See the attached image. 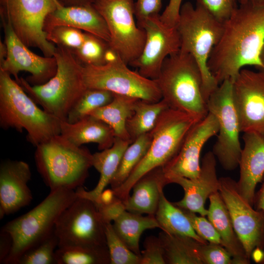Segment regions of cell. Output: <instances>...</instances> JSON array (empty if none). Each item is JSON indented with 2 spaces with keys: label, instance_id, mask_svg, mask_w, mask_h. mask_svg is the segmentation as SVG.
<instances>
[{
  "label": "cell",
  "instance_id": "obj_25",
  "mask_svg": "<svg viewBox=\"0 0 264 264\" xmlns=\"http://www.w3.org/2000/svg\"><path fill=\"white\" fill-rule=\"evenodd\" d=\"M210 204L207 216L220 236L222 245L233 257L234 264L250 263L238 237L228 209L219 191L209 197Z\"/></svg>",
  "mask_w": 264,
  "mask_h": 264
},
{
  "label": "cell",
  "instance_id": "obj_32",
  "mask_svg": "<svg viewBox=\"0 0 264 264\" xmlns=\"http://www.w3.org/2000/svg\"><path fill=\"white\" fill-rule=\"evenodd\" d=\"M151 132L145 133L133 141L125 151L119 167L110 185L112 189L121 186L147 153L151 143Z\"/></svg>",
  "mask_w": 264,
  "mask_h": 264
},
{
  "label": "cell",
  "instance_id": "obj_45",
  "mask_svg": "<svg viewBox=\"0 0 264 264\" xmlns=\"http://www.w3.org/2000/svg\"><path fill=\"white\" fill-rule=\"evenodd\" d=\"M13 239L11 235L1 229L0 233V263L4 264L12 250Z\"/></svg>",
  "mask_w": 264,
  "mask_h": 264
},
{
  "label": "cell",
  "instance_id": "obj_17",
  "mask_svg": "<svg viewBox=\"0 0 264 264\" xmlns=\"http://www.w3.org/2000/svg\"><path fill=\"white\" fill-rule=\"evenodd\" d=\"M233 96L241 132L264 135V71L242 68L233 81Z\"/></svg>",
  "mask_w": 264,
  "mask_h": 264
},
{
  "label": "cell",
  "instance_id": "obj_29",
  "mask_svg": "<svg viewBox=\"0 0 264 264\" xmlns=\"http://www.w3.org/2000/svg\"><path fill=\"white\" fill-rule=\"evenodd\" d=\"M136 98L115 94L108 105L91 111L88 115L97 117L108 124L116 137L130 141L126 129L128 119L133 113Z\"/></svg>",
  "mask_w": 264,
  "mask_h": 264
},
{
  "label": "cell",
  "instance_id": "obj_40",
  "mask_svg": "<svg viewBox=\"0 0 264 264\" xmlns=\"http://www.w3.org/2000/svg\"><path fill=\"white\" fill-rule=\"evenodd\" d=\"M181 209L188 218L194 230L199 237L207 242L222 245L220 235L208 220H206L203 216H197L195 213Z\"/></svg>",
  "mask_w": 264,
  "mask_h": 264
},
{
  "label": "cell",
  "instance_id": "obj_51",
  "mask_svg": "<svg viewBox=\"0 0 264 264\" xmlns=\"http://www.w3.org/2000/svg\"><path fill=\"white\" fill-rule=\"evenodd\" d=\"M260 59L264 66V41L260 53Z\"/></svg>",
  "mask_w": 264,
  "mask_h": 264
},
{
  "label": "cell",
  "instance_id": "obj_3",
  "mask_svg": "<svg viewBox=\"0 0 264 264\" xmlns=\"http://www.w3.org/2000/svg\"><path fill=\"white\" fill-rule=\"evenodd\" d=\"M37 104L9 74L0 69V125L26 130L27 139L35 147L60 134L61 122Z\"/></svg>",
  "mask_w": 264,
  "mask_h": 264
},
{
  "label": "cell",
  "instance_id": "obj_46",
  "mask_svg": "<svg viewBox=\"0 0 264 264\" xmlns=\"http://www.w3.org/2000/svg\"><path fill=\"white\" fill-rule=\"evenodd\" d=\"M116 197L112 189H105L101 193L94 203L97 207L106 206L112 203Z\"/></svg>",
  "mask_w": 264,
  "mask_h": 264
},
{
  "label": "cell",
  "instance_id": "obj_10",
  "mask_svg": "<svg viewBox=\"0 0 264 264\" xmlns=\"http://www.w3.org/2000/svg\"><path fill=\"white\" fill-rule=\"evenodd\" d=\"M82 70L87 88L105 89L149 102L162 99L155 80L131 70L119 57L103 65H83Z\"/></svg>",
  "mask_w": 264,
  "mask_h": 264
},
{
  "label": "cell",
  "instance_id": "obj_47",
  "mask_svg": "<svg viewBox=\"0 0 264 264\" xmlns=\"http://www.w3.org/2000/svg\"><path fill=\"white\" fill-rule=\"evenodd\" d=\"M254 204H255L256 210H261L264 212V177L260 189L255 195ZM262 263L264 264V256Z\"/></svg>",
  "mask_w": 264,
  "mask_h": 264
},
{
  "label": "cell",
  "instance_id": "obj_44",
  "mask_svg": "<svg viewBox=\"0 0 264 264\" xmlns=\"http://www.w3.org/2000/svg\"><path fill=\"white\" fill-rule=\"evenodd\" d=\"M97 208L105 223H111L126 210L123 201L117 197L110 204Z\"/></svg>",
  "mask_w": 264,
  "mask_h": 264
},
{
  "label": "cell",
  "instance_id": "obj_2",
  "mask_svg": "<svg viewBox=\"0 0 264 264\" xmlns=\"http://www.w3.org/2000/svg\"><path fill=\"white\" fill-rule=\"evenodd\" d=\"M155 80L169 108L185 112L197 121L208 114L201 72L190 54L179 51L169 56Z\"/></svg>",
  "mask_w": 264,
  "mask_h": 264
},
{
  "label": "cell",
  "instance_id": "obj_31",
  "mask_svg": "<svg viewBox=\"0 0 264 264\" xmlns=\"http://www.w3.org/2000/svg\"><path fill=\"white\" fill-rule=\"evenodd\" d=\"M169 108L162 99L156 102L137 99L132 116L128 119L126 129L132 143L140 136L151 132L161 114Z\"/></svg>",
  "mask_w": 264,
  "mask_h": 264
},
{
  "label": "cell",
  "instance_id": "obj_5",
  "mask_svg": "<svg viewBox=\"0 0 264 264\" xmlns=\"http://www.w3.org/2000/svg\"><path fill=\"white\" fill-rule=\"evenodd\" d=\"M35 160L37 170L50 190H75L82 186L92 167V154L61 134L37 146Z\"/></svg>",
  "mask_w": 264,
  "mask_h": 264
},
{
  "label": "cell",
  "instance_id": "obj_9",
  "mask_svg": "<svg viewBox=\"0 0 264 264\" xmlns=\"http://www.w3.org/2000/svg\"><path fill=\"white\" fill-rule=\"evenodd\" d=\"M58 247L107 246L105 223L91 200L77 198L62 212L54 229Z\"/></svg>",
  "mask_w": 264,
  "mask_h": 264
},
{
  "label": "cell",
  "instance_id": "obj_13",
  "mask_svg": "<svg viewBox=\"0 0 264 264\" xmlns=\"http://www.w3.org/2000/svg\"><path fill=\"white\" fill-rule=\"evenodd\" d=\"M1 19L8 22L27 47L39 48L44 56L53 57L56 49L46 38L44 24L56 8L55 0H0Z\"/></svg>",
  "mask_w": 264,
  "mask_h": 264
},
{
  "label": "cell",
  "instance_id": "obj_30",
  "mask_svg": "<svg viewBox=\"0 0 264 264\" xmlns=\"http://www.w3.org/2000/svg\"><path fill=\"white\" fill-rule=\"evenodd\" d=\"M154 216L162 231L170 234L189 236L202 243L207 242L196 233L182 210L166 198L163 191L160 194Z\"/></svg>",
  "mask_w": 264,
  "mask_h": 264
},
{
  "label": "cell",
  "instance_id": "obj_36",
  "mask_svg": "<svg viewBox=\"0 0 264 264\" xmlns=\"http://www.w3.org/2000/svg\"><path fill=\"white\" fill-rule=\"evenodd\" d=\"M105 235L110 264H139L140 257L119 237L111 223H105Z\"/></svg>",
  "mask_w": 264,
  "mask_h": 264
},
{
  "label": "cell",
  "instance_id": "obj_1",
  "mask_svg": "<svg viewBox=\"0 0 264 264\" xmlns=\"http://www.w3.org/2000/svg\"><path fill=\"white\" fill-rule=\"evenodd\" d=\"M264 41V7L240 4L224 23L223 31L208 61L210 72L220 85L233 81L246 66L264 71L260 53Z\"/></svg>",
  "mask_w": 264,
  "mask_h": 264
},
{
  "label": "cell",
  "instance_id": "obj_24",
  "mask_svg": "<svg viewBox=\"0 0 264 264\" xmlns=\"http://www.w3.org/2000/svg\"><path fill=\"white\" fill-rule=\"evenodd\" d=\"M60 134L77 146L89 143L97 144L101 151L111 147L116 138L108 124L90 115L74 123L61 120Z\"/></svg>",
  "mask_w": 264,
  "mask_h": 264
},
{
  "label": "cell",
  "instance_id": "obj_11",
  "mask_svg": "<svg viewBox=\"0 0 264 264\" xmlns=\"http://www.w3.org/2000/svg\"><path fill=\"white\" fill-rule=\"evenodd\" d=\"M232 80L220 83L210 95L208 112L214 114L219 124L218 135L212 152L222 168L235 169L239 164L242 148L239 136L241 132L233 96Z\"/></svg>",
  "mask_w": 264,
  "mask_h": 264
},
{
  "label": "cell",
  "instance_id": "obj_6",
  "mask_svg": "<svg viewBox=\"0 0 264 264\" xmlns=\"http://www.w3.org/2000/svg\"><path fill=\"white\" fill-rule=\"evenodd\" d=\"M77 198L74 190H50L33 209L6 223L1 230L11 235L13 245L4 264H17L24 253L52 234L61 214Z\"/></svg>",
  "mask_w": 264,
  "mask_h": 264
},
{
  "label": "cell",
  "instance_id": "obj_23",
  "mask_svg": "<svg viewBox=\"0 0 264 264\" xmlns=\"http://www.w3.org/2000/svg\"><path fill=\"white\" fill-rule=\"evenodd\" d=\"M168 184L162 167L148 172L133 186L132 195L124 202L126 210L135 214L154 216L160 194Z\"/></svg>",
  "mask_w": 264,
  "mask_h": 264
},
{
  "label": "cell",
  "instance_id": "obj_48",
  "mask_svg": "<svg viewBox=\"0 0 264 264\" xmlns=\"http://www.w3.org/2000/svg\"><path fill=\"white\" fill-rule=\"evenodd\" d=\"M64 6H74L93 4L94 0H57Z\"/></svg>",
  "mask_w": 264,
  "mask_h": 264
},
{
  "label": "cell",
  "instance_id": "obj_38",
  "mask_svg": "<svg viewBox=\"0 0 264 264\" xmlns=\"http://www.w3.org/2000/svg\"><path fill=\"white\" fill-rule=\"evenodd\" d=\"M85 32L67 26H56L46 33V38L57 46L74 50L83 44Z\"/></svg>",
  "mask_w": 264,
  "mask_h": 264
},
{
  "label": "cell",
  "instance_id": "obj_22",
  "mask_svg": "<svg viewBox=\"0 0 264 264\" xmlns=\"http://www.w3.org/2000/svg\"><path fill=\"white\" fill-rule=\"evenodd\" d=\"M244 146L239 166L240 178L237 182L242 196L252 206L258 183L264 177V135L255 132H244Z\"/></svg>",
  "mask_w": 264,
  "mask_h": 264
},
{
  "label": "cell",
  "instance_id": "obj_43",
  "mask_svg": "<svg viewBox=\"0 0 264 264\" xmlns=\"http://www.w3.org/2000/svg\"><path fill=\"white\" fill-rule=\"evenodd\" d=\"M162 0H136L134 15L137 24L149 17L160 15Z\"/></svg>",
  "mask_w": 264,
  "mask_h": 264
},
{
  "label": "cell",
  "instance_id": "obj_41",
  "mask_svg": "<svg viewBox=\"0 0 264 264\" xmlns=\"http://www.w3.org/2000/svg\"><path fill=\"white\" fill-rule=\"evenodd\" d=\"M200 255L203 264H234L231 255L221 244L202 243Z\"/></svg>",
  "mask_w": 264,
  "mask_h": 264
},
{
  "label": "cell",
  "instance_id": "obj_33",
  "mask_svg": "<svg viewBox=\"0 0 264 264\" xmlns=\"http://www.w3.org/2000/svg\"><path fill=\"white\" fill-rule=\"evenodd\" d=\"M57 264H109L107 246L58 247L55 251Z\"/></svg>",
  "mask_w": 264,
  "mask_h": 264
},
{
  "label": "cell",
  "instance_id": "obj_19",
  "mask_svg": "<svg viewBox=\"0 0 264 264\" xmlns=\"http://www.w3.org/2000/svg\"><path fill=\"white\" fill-rule=\"evenodd\" d=\"M176 183L183 188V198L174 204L180 209L200 216L207 215L206 200L214 193L219 191L220 181L216 172V157L212 152L207 153L202 160L200 172L196 179L176 176L168 179V183Z\"/></svg>",
  "mask_w": 264,
  "mask_h": 264
},
{
  "label": "cell",
  "instance_id": "obj_34",
  "mask_svg": "<svg viewBox=\"0 0 264 264\" xmlns=\"http://www.w3.org/2000/svg\"><path fill=\"white\" fill-rule=\"evenodd\" d=\"M114 95L105 89L87 88L71 108L66 121L69 123L78 121L93 110L109 104Z\"/></svg>",
  "mask_w": 264,
  "mask_h": 264
},
{
  "label": "cell",
  "instance_id": "obj_18",
  "mask_svg": "<svg viewBox=\"0 0 264 264\" xmlns=\"http://www.w3.org/2000/svg\"><path fill=\"white\" fill-rule=\"evenodd\" d=\"M219 124L216 116L209 112L189 130L176 156L162 167L168 179L176 176L196 179L201 169L200 153L205 144L217 134Z\"/></svg>",
  "mask_w": 264,
  "mask_h": 264
},
{
  "label": "cell",
  "instance_id": "obj_50",
  "mask_svg": "<svg viewBox=\"0 0 264 264\" xmlns=\"http://www.w3.org/2000/svg\"><path fill=\"white\" fill-rule=\"evenodd\" d=\"M7 55V48L4 43L0 42V64L2 63Z\"/></svg>",
  "mask_w": 264,
  "mask_h": 264
},
{
  "label": "cell",
  "instance_id": "obj_39",
  "mask_svg": "<svg viewBox=\"0 0 264 264\" xmlns=\"http://www.w3.org/2000/svg\"><path fill=\"white\" fill-rule=\"evenodd\" d=\"M197 5L219 22L224 23L238 8V0H196Z\"/></svg>",
  "mask_w": 264,
  "mask_h": 264
},
{
  "label": "cell",
  "instance_id": "obj_20",
  "mask_svg": "<svg viewBox=\"0 0 264 264\" xmlns=\"http://www.w3.org/2000/svg\"><path fill=\"white\" fill-rule=\"evenodd\" d=\"M29 165L22 160H8L0 167V219L17 212L32 199L27 184L31 179Z\"/></svg>",
  "mask_w": 264,
  "mask_h": 264
},
{
  "label": "cell",
  "instance_id": "obj_21",
  "mask_svg": "<svg viewBox=\"0 0 264 264\" xmlns=\"http://www.w3.org/2000/svg\"><path fill=\"white\" fill-rule=\"evenodd\" d=\"M55 0L56 8L45 20L46 33L56 26H67L92 34L109 44L110 35L107 24L93 4L64 6Z\"/></svg>",
  "mask_w": 264,
  "mask_h": 264
},
{
  "label": "cell",
  "instance_id": "obj_15",
  "mask_svg": "<svg viewBox=\"0 0 264 264\" xmlns=\"http://www.w3.org/2000/svg\"><path fill=\"white\" fill-rule=\"evenodd\" d=\"M160 15L149 17L138 23L146 35L139 57L130 65L144 77L155 80L165 59L179 51L180 41L176 27L162 22Z\"/></svg>",
  "mask_w": 264,
  "mask_h": 264
},
{
  "label": "cell",
  "instance_id": "obj_37",
  "mask_svg": "<svg viewBox=\"0 0 264 264\" xmlns=\"http://www.w3.org/2000/svg\"><path fill=\"white\" fill-rule=\"evenodd\" d=\"M58 241L54 232L20 258L17 264H57L55 251Z\"/></svg>",
  "mask_w": 264,
  "mask_h": 264
},
{
  "label": "cell",
  "instance_id": "obj_35",
  "mask_svg": "<svg viewBox=\"0 0 264 264\" xmlns=\"http://www.w3.org/2000/svg\"><path fill=\"white\" fill-rule=\"evenodd\" d=\"M109 47L102 39L85 32L82 44L71 51L83 65L101 66L106 64L105 55Z\"/></svg>",
  "mask_w": 264,
  "mask_h": 264
},
{
  "label": "cell",
  "instance_id": "obj_8",
  "mask_svg": "<svg viewBox=\"0 0 264 264\" xmlns=\"http://www.w3.org/2000/svg\"><path fill=\"white\" fill-rule=\"evenodd\" d=\"M176 27L180 41L179 51L192 55L200 67L203 93L208 101L219 85L209 71L208 61L213 48L221 38L224 24L202 7L197 5L194 7L188 1L181 6Z\"/></svg>",
  "mask_w": 264,
  "mask_h": 264
},
{
  "label": "cell",
  "instance_id": "obj_4",
  "mask_svg": "<svg viewBox=\"0 0 264 264\" xmlns=\"http://www.w3.org/2000/svg\"><path fill=\"white\" fill-rule=\"evenodd\" d=\"M53 56L57 62L54 75L46 83L31 85L20 78L19 84L28 95L47 112L66 121L71 108L87 89L83 65L71 50L56 46Z\"/></svg>",
  "mask_w": 264,
  "mask_h": 264
},
{
  "label": "cell",
  "instance_id": "obj_16",
  "mask_svg": "<svg viewBox=\"0 0 264 264\" xmlns=\"http://www.w3.org/2000/svg\"><path fill=\"white\" fill-rule=\"evenodd\" d=\"M1 21L7 55L0 64V69L14 76L19 84V73L21 71L31 74L25 80L31 85H42L47 82L57 70L55 58L42 57L32 52L18 38L10 23L3 19Z\"/></svg>",
  "mask_w": 264,
  "mask_h": 264
},
{
  "label": "cell",
  "instance_id": "obj_49",
  "mask_svg": "<svg viewBox=\"0 0 264 264\" xmlns=\"http://www.w3.org/2000/svg\"><path fill=\"white\" fill-rule=\"evenodd\" d=\"M240 4L250 3L253 5L264 7V0H238Z\"/></svg>",
  "mask_w": 264,
  "mask_h": 264
},
{
  "label": "cell",
  "instance_id": "obj_27",
  "mask_svg": "<svg viewBox=\"0 0 264 264\" xmlns=\"http://www.w3.org/2000/svg\"><path fill=\"white\" fill-rule=\"evenodd\" d=\"M114 230L128 247L140 258L139 241L147 229L160 227L154 215L135 214L125 210L113 221Z\"/></svg>",
  "mask_w": 264,
  "mask_h": 264
},
{
  "label": "cell",
  "instance_id": "obj_14",
  "mask_svg": "<svg viewBox=\"0 0 264 264\" xmlns=\"http://www.w3.org/2000/svg\"><path fill=\"white\" fill-rule=\"evenodd\" d=\"M219 192L228 209L235 231L250 260L253 250L264 248V212L254 210L242 196L236 181L219 178Z\"/></svg>",
  "mask_w": 264,
  "mask_h": 264
},
{
  "label": "cell",
  "instance_id": "obj_42",
  "mask_svg": "<svg viewBox=\"0 0 264 264\" xmlns=\"http://www.w3.org/2000/svg\"><path fill=\"white\" fill-rule=\"evenodd\" d=\"M143 245L139 264H166L164 249L158 237H148Z\"/></svg>",
  "mask_w": 264,
  "mask_h": 264
},
{
  "label": "cell",
  "instance_id": "obj_28",
  "mask_svg": "<svg viewBox=\"0 0 264 264\" xmlns=\"http://www.w3.org/2000/svg\"><path fill=\"white\" fill-rule=\"evenodd\" d=\"M162 243L167 264H203L200 255L202 243L194 238L162 231L158 236Z\"/></svg>",
  "mask_w": 264,
  "mask_h": 264
},
{
  "label": "cell",
  "instance_id": "obj_12",
  "mask_svg": "<svg viewBox=\"0 0 264 264\" xmlns=\"http://www.w3.org/2000/svg\"><path fill=\"white\" fill-rule=\"evenodd\" d=\"M93 5L107 24L110 47L130 65L141 54L146 38L135 22L133 0H94Z\"/></svg>",
  "mask_w": 264,
  "mask_h": 264
},
{
  "label": "cell",
  "instance_id": "obj_26",
  "mask_svg": "<svg viewBox=\"0 0 264 264\" xmlns=\"http://www.w3.org/2000/svg\"><path fill=\"white\" fill-rule=\"evenodd\" d=\"M131 143L130 141L116 137L111 147L92 154V167L100 174L99 181L91 191H86L82 186L76 189L77 196L94 202L101 193L110 185L125 151Z\"/></svg>",
  "mask_w": 264,
  "mask_h": 264
},
{
  "label": "cell",
  "instance_id": "obj_7",
  "mask_svg": "<svg viewBox=\"0 0 264 264\" xmlns=\"http://www.w3.org/2000/svg\"><path fill=\"white\" fill-rule=\"evenodd\" d=\"M198 122L185 112L171 108L166 110L151 132L152 141L147 153L126 180L112 189L115 195L125 202L134 184L142 176L168 164L178 153L189 130Z\"/></svg>",
  "mask_w": 264,
  "mask_h": 264
}]
</instances>
